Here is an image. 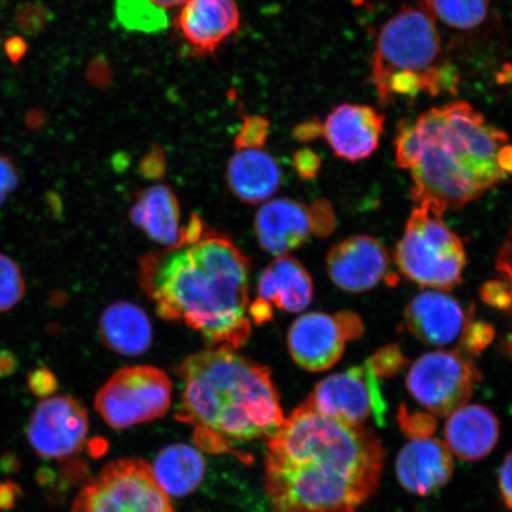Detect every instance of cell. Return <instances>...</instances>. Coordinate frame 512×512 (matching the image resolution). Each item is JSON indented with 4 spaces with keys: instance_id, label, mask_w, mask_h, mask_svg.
<instances>
[{
    "instance_id": "cell-6",
    "label": "cell",
    "mask_w": 512,
    "mask_h": 512,
    "mask_svg": "<svg viewBox=\"0 0 512 512\" xmlns=\"http://www.w3.org/2000/svg\"><path fill=\"white\" fill-rule=\"evenodd\" d=\"M441 37L426 9L405 6L383 25L377 37L370 81L382 99L394 73L425 74L437 66Z\"/></svg>"
},
{
    "instance_id": "cell-32",
    "label": "cell",
    "mask_w": 512,
    "mask_h": 512,
    "mask_svg": "<svg viewBox=\"0 0 512 512\" xmlns=\"http://www.w3.org/2000/svg\"><path fill=\"white\" fill-rule=\"evenodd\" d=\"M31 393L38 399L46 400L59 389V380L50 369L46 367L32 370L28 376Z\"/></svg>"
},
{
    "instance_id": "cell-3",
    "label": "cell",
    "mask_w": 512,
    "mask_h": 512,
    "mask_svg": "<svg viewBox=\"0 0 512 512\" xmlns=\"http://www.w3.org/2000/svg\"><path fill=\"white\" fill-rule=\"evenodd\" d=\"M176 374L183 384L176 419L192 427L198 450L241 459L238 447L267 441L283 425L271 370L235 350L195 352Z\"/></svg>"
},
{
    "instance_id": "cell-38",
    "label": "cell",
    "mask_w": 512,
    "mask_h": 512,
    "mask_svg": "<svg viewBox=\"0 0 512 512\" xmlns=\"http://www.w3.org/2000/svg\"><path fill=\"white\" fill-rule=\"evenodd\" d=\"M319 137H323V124L318 119L306 121L305 124L299 125L294 130V138L299 142H311Z\"/></svg>"
},
{
    "instance_id": "cell-25",
    "label": "cell",
    "mask_w": 512,
    "mask_h": 512,
    "mask_svg": "<svg viewBox=\"0 0 512 512\" xmlns=\"http://www.w3.org/2000/svg\"><path fill=\"white\" fill-rule=\"evenodd\" d=\"M432 17L452 29L470 30L485 21L490 0H424Z\"/></svg>"
},
{
    "instance_id": "cell-13",
    "label": "cell",
    "mask_w": 512,
    "mask_h": 512,
    "mask_svg": "<svg viewBox=\"0 0 512 512\" xmlns=\"http://www.w3.org/2000/svg\"><path fill=\"white\" fill-rule=\"evenodd\" d=\"M236 0H188L176 19V31L191 56L213 55L240 28Z\"/></svg>"
},
{
    "instance_id": "cell-24",
    "label": "cell",
    "mask_w": 512,
    "mask_h": 512,
    "mask_svg": "<svg viewBox=\"0 0 512 512\" xmlns=\"http://www.w3.org/2000/svg\"><path fill=\"white\" fill-rule=\"evenodd\" d=\"M151 467L160 488L171 497L192 494L206 475V460L200 450L185 444L163 448Z\"/></svg>"
},
{
    "instance_id": "cell-28",
    "label": "cell",
    "mask_w": 512,
    "mask_h": 512,
    "mask_svg": "<svg viewBox=\"0 0 512 512\" xmlns=\"http://www.w3.org/2000/svg\"><path fill=\"white\" fill-rule=\"evenodd\" d=\"M419 134L412 121L403 119L398 125V136L395 139V160L399 168H412L419 153Z\"/></svg>"
},
{
    "instance_id": "cell-22",
    "label": "cell",
    "mask_w": 512,
    "mask_h": 512,
    "mask_svg": "<svg viewBox=\"0 0 512 512\" xmlns=\"http://www.w3.org/2000/svg\"><path fill=\"white\" fill-rule=\"evenodd\" d=\"M448 416L446 446L459 458L478 460L494 450L499 438V424L490 409L478 405L463 406Z\"/></svg>"
},
{
    "instance_id": "cell-21",
    "label": "cell",
    "mask_w": 512,
    "mask_h": 512,
    "mask_svg": "<svg viewBox=\"0 0 512 512\" xmlns=\"http://www.w3.org/2000/svg\"><path fill=\"white\" fill-rule=\"evenodd\" d=\"M281 178L277 160L260 149L240 150L228 163L229 189L248 204L270 201L280 187Z\"/></svg>"
},
{
    "instance_id": "cell-37",
    "label": "cell",
    "mask_w": 512,
    "mask_h": 512,
    "mask_svg": "<svg viewBox=\"0 0 512 512\" xmlns=\"http://www.w3.org/2000/svg\"><path fill=\"white\" fill-rule=\"evenodd\" d=\"M499 486H501L505 504L512 510V452L504 460L501 476H499Z\"/></svg>"
},
{
    "instance_id": "cell-40",
    "label": "cell",
    "mask_w": 512,
    "mask_h": 512,
    "mask_svg": "<svg viewBox=\"0 0 512 512\" xmlns=\"http://www.w3.org/2000/svg\"><path fill=\"white\" fill-rule=\"evenodd\" d=\"M497 268L509 279L512 288V239L502 248L498 256Z\"/></svg>"
},
{
    "instance_id": "cell-30",
    "label": "cell",
    "mask_w": 512,
    "mask_h": 512,
    "mask_svg": "<svg viewBox=\"0 0 512 512\" xmlns=\"http://www.w3.org/2000/svg\"><path fill=\"white\" fill-rule=\"evenodd\" d=\"M267 131L268 124L264 118H247L236 137V146L239 150L259 149L265 143Z\"/></svg>"
},
{
    "instance_id": "cell-29",
    "label": "cell",
    "mask_w": 512,
    "mask_h": 512,
    "mask_svg": "<svg viewBox=\"0 0 512 512\" xmlns=\"http://www.w3.org/2000/svg\"><path fill=\"white\" fill-rule=\"evenodd\" d=\"M377 376L388 377L406 366L407 360L398 345L382 348L369 360Z\"/></svg>"
},
{
    "instance_id": "cell-27",
    "label": "cell",
    "mask_w": 512,
    "mask_h": 512,
    "mask_svg": "<svg viewBox=\"0 0 512 512\" xmlns=\"http://www.w3.org/2000/svg\"><path fill=\"white\" fill-rule=\"evenodd\" d=\"M25 294V280L21 267L14 259L0 254V313L10 311Z\"/></svg>"
},
{
    "instance_id": "cell-43",
    "label": "cell",
    "mask_w": 512,
    "mask_h": 512,
    "mask_svg": "<svg viewBox=\"0 0 512 512\" xmlns=\"http://www.w3.org/2000/svg\"><path fill=\"white\" fill-rule=\"evenodd\" d=\"M498 165L505 175L512 174V145L505 144L498 152Z\"/></svg>"
},
{
    "instance_id": "cell-11",
    "label": "cell",
    "mask_w": 512,
    "mask_h": 512,
    "mask_svg": "<svg viewBox=\"0 0 512 512\" xmlns=\"http://www.w3.org/2000/svg\"><path fill=\"white\" fill-rule=\"evenodd\" d=\"M362 332V320L355 313L330 316L310 312L294 320L288 330L287 348L300 368L319 373L334 367L344 354L345 344Z\"/></svg>"
},
{
    "instance_id": "cell-2",
    "label": "cell",
    "mask_w": 512,
    "mask_h": 512,
    "mask_svg": "<svg viewBox=\"0 0 512 512\" xmlns=\"http://www.w3.org/2000/svg\"><path fill=\"white\" fill-rule=\"evenodd\" d=\"M249 275L247 256L213 230L140 262V285L157 315L188 325L211 348L236 350L251 337Z\"/></svg>"
},
{
    "instance_id": "cell-5",
    "label": "cell",
    "mask_w": 512,
    "mask_h": 512,
    "mask_svg": "<svg viewBox=\"0 0 512 512\" xmlns=\"http://www.w3.org/2000/svg\"><path fill=\"white\" fill-rule=\"evenodd\" d=\"M443 215L437 204L420 203L409 216L395 261L414 283L448 291L462 283L466 253L462 240L446 226Z\"/></svg>"
},
{
    "instance_id": "cell-9",
    "label": "cell",
    "mask_w": 512,
    "mask_h": 512,
    "mask_svg": "<svg viewBox=\"0 0 512 512\" xmlns=\"http://www.w3.org/2000/svg\"><path fill=\"white\" fill-rule=\"evenodd\" d=\"M478 381V370L465 355L433 351L413 364L407 376V388L422 407L435 415L446 416L465 406Z\"/></svg>"
},
{
    "instance_id": "cell-33",
    "label": "cell",
    "mask_w": 512,
    "mask_h": 512,
    "mask_svg": "<svg viewBox=\"0 0 512 512\" xmlns=\"http://www.w3.org/2000/svg\"><path fill=\"white\" fill-rule=\"evenodd\" d=\"M19 184V175L14 160L0 153V206L15 192Z\"/></svg>"
},
{
    "instance_id": "cell-41",
    "label": "cell",
    "mask_w": 512,
    "mask_h": 512,
    "mask_svg": "<svg viewBox=\"0 0 512 512\" xmlns=\"http://www.w3.org/2000/svg\"><path fill=\"white\" fill-rule=\"evenodd\" d=\"M18 367V360L14 352L9 350L0 351V379H5L15 373Z\"/></svg>"
},
{
    "instance_id": "cell-1",
    "label": "cell",
    "mask_w": 512,
    "mask_h": 512,
    "mask_svg": "<svg viewBox=\"0 0 512 512\" xmlns=\"http://www.w3.org/2000/svg\"><path fill=\"white\" fill-rule=\"evenodd\" d=\"M383 462L373 432L303 402L267 440V496L274 512H356L379 486Z\"/></svg>"
},
{
    "instance_id": "cell-15",
    "label": "cell",
    "mask_w": 512,
    "mask_h": 512,
    "mask_svg": "<svg viewBox=\"0 0 512 512\" xmlns=\"http://www.w3.org/2000/svg\"><path fill=\"white\" fill-rule=\"evenodd\" d=\"M383 131V115L374 107L357 104L335 107L323 126V136L335 155L352 163L373 155Z\"/></svg>"
},
{
    "instance_id": "cell-7",
    "label": "cell",
    "mask_w": 512,
    "mask_h": 512,
    "mask_svg": "<svg viewBox=\"0 0 512 512\" xmlns=\"http://www.w3.org/2000/svg\"><path fill=\"white\" fill-rule=\"evenodd\" d=\"M72 512H175L152 467L119 459L104 467L76 496Z\"/></svg>"
},
{
    "instance_id": "cell-31",
    "label": "cell",
    "mask_w": 512,
    "mask_h": 512,
    "mask_svg": "<svg viewBox=\"0 0 512 512\" xmlns=\"http://www.w3.org/2000/svg\"><path fill=\"white\" fill-rule=\"evenodd\" d=\"M495 331L491 325L483 322H471L467 324L462 336L464 350L479 354L494 341Z\"/></svg>"
},
{
    "instance_id": "cell-44",
    "label": "cell",
    "mask_w": 512,
    "mask_h": 512,
    "mask_svg": "<svg viewBox=\"0 0 512 512\" xmlns=\"http://www.w3.org/2000/svg\"><path fill=\"white\" fill-rule=\"evenodd\" d=\"M151 2L159 6V8L171 9L177 8V6H182L187 3L188 0H151Z\"/></svg>"
},
{
    "instance_id": "cell-10",
    "label": "cell",
    "mask_w": 512,
    "mask_h": 512,
    "mask_svg": "<svg viewBox=\"0 0 512 512\" xmlns=\"http://www.w3.org/2000/svg\"><path fill=\"white\" fill-rule=\"evenodd\" d=\"M304 403L320 414L351 425H362L370 418L382 425L387 408L379 376L369 360L363 366L326 377Z\"/></svg>"
},
{
    "instance_id": "cell-35",
    "label": "cell",
    "mask_w": 512,
    "mask_h": 512,
    "mask_svg": "<svg viewBox=\"0 0 512 512\" xmlns=\"http://www.w3.org/2000/svg\"><path fill=\"white\" fill-rule=\"evenodd\" d=\"M322 164L317 153L310 149L300 150L294 155V168L297 169L300 177L311 179L317 175Z\"/></svg>"
},
{
    "instance_id": "cell-42",
    "label": "cell",
    "mask_w": 512,
    "mask_h": 512,
    "mask_svg": "<svg viewBox=\"0 0 512 512\" xmlns=\"http://www.w3.org/2000/svg\"><path fill=\"white\" fill-rule=\"evenodd\" d=\"M5 50L10 59L14 62H17L22 59L25 51H27V44H25L21 38L14 37L6 42Z\"/></svg>"
},
{
    "instance_id": "cell-4",
    "label": "cell",
    "mask_w": 512,
    "mask_h": 512,
    "mask_svg": "<svg viewBox=\"0 0 512 512\" xmlns=\"http://www.w3.org/2000/svg\"><path fill=\"white\" fill-rule=\"evenodd\" d=\"M415 127L420 147L409 169L415 202L431 201L443 211L462 209L508 177L498 165L508 134L486 124L467 102L433 107Z\"/></svg>"
},
{
    "instance_id": "cell-36",
    "label": "cell",
    "mask_w": 512,
    "mask_h": 512,
    "mask_svg": "<svg viewBox=\"0 0 512 512\" xmlns=\"http://www.w3.org/2000/svg\"><path fill=\"white\" fill-rule=\"evenodd\" d=\"M21 495V486L17 483L10 482V480L0 483V511L14 509Z\"/></svg>"
},
{
    "instance_id": "cell-12",
    "label": "cell",
    "mask_w": 512,
    "mask_h": 512,
    "mask_svg": "<svg viewBox=\"0 0 512 512\" xmlns=\"http://www.w3.org/2000/svg\"><path fill=\"white\" fill-rule=\"evenodd\" d=\"M88 432L85 407L70 396H54L43 400L32 413L28 439L38 456L67 459L82 451Z\"/></svg>"
},
{
    "instance_id": "cell-17",
    "label": "cell",
    "mask_w": 512,
    "mask_h": 512,
    "mask_svg": "<svg viewBox=\"0 0 512 512\" xmlns=\"http://www.w3.org/2000/svg\"><path fill=\"white\" fill-rule=\"evenodd\" d=\"M405 319L412 335L421 342L441 347L462 338L471 322V312L465 311L450 294L425 291L407 305Z\"/></svg>"
},
{
    "instance_id": "cell-16",
    "label": "cell",
    "mask_w": 512,
    "mask_h": 512,
    "mask_svg": "<svg viewBox=\"0 0 512 512\" xmlns=\"http://www.w3.org/2000/svg\"><path fill=\"white\" fill-rule=\"evenodd\" d=\"M313 232L317 233L315 209L290 198L265 202L255 216L256 239L275 256L303 246Z\"/></svg>"
},
{
    "instance_id": "cell-39",
    "label": "cell",
    "mask_w": 512,
    "mask_h": 512,
    "mask_svg": "<svg viewBox=\"0 0 512 512\" xmlns=\"http://www.w3.org/2000/svg\"><path fill=\"white\" fill-rule=\"evenodd\" d=\"M248 316L255 324L267 323L273 316L272 305L259 298L256 302L249 304Z\"/></svg>"
},
{
    "instance_id": "cell-18",
    "label": "cell",
    "mask_w": 512,
    "mask_h": 512,
    "mask_svg": "<svg viewBox=\"0 0 512 512\" xmlns=\"http://www.w3.org/2000/svg\"><path fill=\"white\" fill-rule=\"evenodd\" d=\"M452 452L440 440L413 439L402 448L396 475L399 482L411 494L426 496L443 488L453 475Z\"/></svg>"
},
{
    "instance_id": "cell-8",
    "label": "cell",
    "mask_w": 512,
    "mask_h": 512,
    "mask_svg": "<svg viewBox=\"0 0 512 512\" xmlns=\"http://www.w3.org/2000/svg\"><path fill=\"white\" fill-rule=\"evenodd\" d=\"M172 402V382L165 371L136 366L115 373L95 396L94 406L114 430H127L164 418Z\"/></svg>"
},
{
    "instance_id": "cell-26",
    "label": "cell",
    "mask_w": 512,
    "mask_h": 512,
    "mask_svg": "<svg viewBox=\"0 0 512 512\" xmlns=\"http://www.w3.org/2000/svg\"><path fill=\"white\" fill-rule=\"evenodd\" d=\"M115 14L127 29L155 32L168 24L165 12L151 0H115Z\"/></svg>"
},
{
    "instance_id": "cell-20",
    "label": "cell",
    "mask_w": 512,
    "mask_h": 512,
    "mask_svg": "<svg viewBox=\"0 0 512 512\" xmlns=\"http://www.w3.org/2000/svg\"><path fill=\"white\" fill-rule=\"evenodd\" d=\"M259 298L287 313H299L309 307L313 283L309 272L296 259L280 255L261 273Z\"/></svg>"
},
{
    "instance_id": "cell-34",
    "label": "cell",
    "mask_w": 512,
    "mask_h": 512,
    "mask_svg": "<svg viewBox=\"0 0 512 512\" xmlns=\"http://www.w3.org/2000/svg\"><path fill=\"white\" fill-rule=\"evenodd\" d=\"M482 298L489 305L507 310L512 306V288L503 281H491L483 286Z\"/></svg>"
},
{
    "instance_id": "cell-19",
    "label": "cell",
    "mask_w": 512,
    "mask_h": 512,
    "mask_svg": "<svg viewBox=\"0 0 512 512\" xmlns=\"http://www.w3.org/2000/svg\"><path fill=\"white\" fill-rule=\"evenodd\" d=\"M181 207L174 191L164 184L140 191L131 209V220L149 238L165 248L184 241Z\"/></svg>"
},
{
    "instance_id": "cell-23",
    "label": "cell",
    "mask_w": 512,
    "mask_h": 512,
    "mask_svg": "<svg viewBox=\"0 0 512 512\" xmlns=\"http://www.w3.org/2000/svg\"><path fill=\"white\" fill-rule=\"evenodd\" d=\"M102 343L117 354L139 356L150 349L151 320L136 304L120 302L108 306L99 322Z\"/></svg>"
},
{
    "instance_id": "cell-14",
    "label": "cell",
    "mask_w": 512,
    "mask_h": 512,
    "mask_svg": "<svg viewBox=\"0 0 512 512\" xmlns=\"http://www.w3.org/2000/svg\"><path fill=\"white\" fill-rule=\"evenodd\" d=\"M390 258L386 247L371 236H354L330 249L326 266L337 287L350 293L371 290L386 277Z\"/></svg>"
}]
</instances>
